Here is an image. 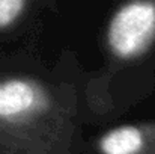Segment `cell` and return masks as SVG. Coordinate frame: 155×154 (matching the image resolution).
Listing matches in <instances>:
<instances>
[{
  "instance_id": "4",
  "label": "cell",
  "mask_w": 155,
  "mask_h": 154,
  "mask_svg": "<svg viewBox=\"0 0 155 154\" xmlns=\"http://www.w3.org/2000/svg\"><path fill=\"white\" fill-rule=\"evenodd\" d=\"M26 6L27 3L24 0H0V29L17 21Z\"/></svg>"
},
{
  "instance_id": "3",
  "label": "cell",
  "mask_w": 155,
  "mask_h": 154,
  "mask_svg": "<svg viewBox=\"0 0 155 154\" xmlns=\"http://www.w3.org/2000/svg\"><path fill=\"white\" fill-rule=\"evenodd\" d=\"M98 148L101 154H140L145 148V135L134 125H120L104 135Z\"/></svg>"
},
{
  "instance_id": "1",
  "label": "cell",
  "mask_w": 155,
  "mask_h": 154,
  "mask_svg": "<svg viewBox=\"0 0 155 154\" xmlns=\"http://www.w3.org/2000/svg\"><path fill=\"white\" fill-rule=\"evenodd\" d=\"M155 39V2H130L122 5L110 20L107 43L111 53L131 59L146 50Z\"/></svg>"
},
{
  "instance_id": "2",
  "label": "cell",
  "mask_w": 155,
  "mask_h": 154,
  "mask_svg": "<svg viewBox=\"0 0 155 154\" xmlns=\"http://www.w3.org/2000/svg\"><path fill=\"white\" fill-rule=\"evenodd\" d=\"M50 107L47 92L35 82L8 79L0 82V121L14 124L33 118Z\"/></svg>"
}]
</instances>
